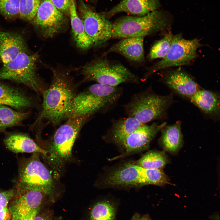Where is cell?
Wrapping results in <instances>:
<instances>
[{"label": "cell", "instance_id": "cell-1", "mask_svg": "<svg viewBox=\"0 0 220 220\" xmlns=\"http://www.w3.org/2000/svg\"><path fill=\"white\" fill-rule=\"evenodd\" d=\"M54 74L50 86L43 92L42 109L37 121L45 119L56 124L66 117L75 95L66 77L57 72Z\"/></svg>", "mask_w": 220, "mask_h": 220}, {"label": "cell", "instance_id": "cell-2", "mask_svg": "<svg viewBox=\"0 0 220 220\" xmlns=\"http://www.w3.org/2000/svg\"><path fill=\"white\" fill-rule=\"evenodd\" d=\"M171 15L158 9L139 17L127 16L112 24V38L143 37L168 27Z\"/></svg>", "mask_w": 220, "mask_h": 220}, {"label": "cell", "instance_id": "cell-3", "mask_svg": "<svg viewBox=\"0 0 220 220\" xmlns=\"http://www.w3.org/2000/svg\"><path fill=\"white\" fill-rule=\"evenodd\" d=\"M108 186H141L153 185L164 186L169 178L162 169H148L138 164L127 163L110 172L106 177Z\"/></svg>", "mask_w": 220, "mask_h": 220}, {"label": "cell", "instance_id": "cell-4", "mask_svg": "<svg viewBox=\"0 0 220 220\" xmlns=\"http://www.w3.org/2000/svg\"><path fill=\"white\" fill-rule=\"evenodd\" d=\"M40 154L33 153L29 158L21 160L16 186L52 196L54 191V181L49 170L41 162Z\"/></svg>", "mask_w": 220, "mask_h": 220}, {"label": "cell", "instance_id": "cell-5", "mask_svg": "<svg viewBox=\"0 0 220 220\" xmlns=\"http://www.w3.org/2000/svg\"><path fill=\"white\" fill-rule=\"evenodd\" d=\"M86 117L69 118L57 129L49 149L46 150L45 156L50 161L59 165L71 158L73 146Z\"/></svg>", "mask_w": 220, "mask_h": 220}, {"label": "cell", "instance_id": "cell-6", "mask_svg": "<svg viewBox=\"0 0 220 220\" xmlns=\"http://www.w3.org/2000/svg\"><path fill=\"white\" fill-rule=\"evenodd\" d=\"M173 100L171 94L146 93L134 97L126 105L125 109L129 116L144 124L163 117Z\"/></svg>", "mask_w": 220, "mask_h": 220}, {"label": "cell", "instance_id": "cell-7", "mask_svg": "<svg viewBox=\"0 0 220 220\" xmlns=\"http://www.w3.org/2000/svg\"><path fill=\"white\" fill-rule=\"evenodd\" d=\"M82 73L88 79L116 86L124 82H137L138 79L121 64L106 59L94 61L84 67Z\"/></svg>", "mask_w": 220, "mask_h": 220}, {"label": "cell", "instance_id": "cell-8", "mask_svg": "<svg viewBox=\"0 0 220 220\" xmlns=\"http://www.w3.org/2000/svg\"><path fill=\"white\" fill-rule=\"evenodd\" d=\"M38 56L37 53H20L13 61L3 64L0 68V79L23 84L38 92L40 86L36 73V62Z\"/></svg>", "mask_w": 220, "mask_h": 220}, {"label": "cell", "instance_id": "cell-9", "mask_svg": "<svg viewBox=\"0 0 220 220\" xmlns=\"http://www.w3.org/2000/svg\"><path fill=\"white\" fill-rule=\"evenodd\" d=\"M201 46L199 39H187L180 34L173 35L171 44L166 55L149 68L151 74L167 68L190 64L197 57V51Z\"/></svg>", "mask_w": 220, "mask_h": 220}, {"label": "cell", "instance_id": "cell-10", "mask_svg": "<svg viewBox=\"0 0 220 220\" xmlns=\"http://www.w3.org/2000/svg\"><path fill=\"white\" fill-rule=\"evenodd\" d=\"M79 2L80 18L93 45L105 44L112 38V24L104 15L97 13L82 0H79Z\"/></svg>", "mask_w": 220, "mask_h": 220}, {"label": "cell", "instance_id": "cell-11", "mask_svg": "<svg viewBox=\"0 0 220 220\" xmlns=\"http://www.w3.org/2000/svg\"><path fill=\"white\" fill-rule=\"evenodd\" d=\"M44 36L51 38L62 28L66 22L64 14L50 0H41L35 16L31 22Z\"/></svg>", "mask_w": 220, "mask_h": 220}, {"label": "cell", "instance_id": "cell-12", "mask_svg": "<svg viewBox=\"0 0 220 220\" xmlns=\"http://www.w3.org/2000/svg\"><path fill=\"white\" fill-rule=\"evenodd\" d=\"M108 105L102 98L97 83L90 86L74 97L66 117L87 116Z\"/></svg>", "mask_w": 220, "mask_h": 220}, {"label": "cell", "instance_id": "cell-13", "mask_svg": "<svg viewBox=\"0 0 220 220\" xmlns=\"http://www.w3.org/2000/svg\"><path fill=\"white\" fill-rule=\"evenodd\" d=\"M166 124V122L160 124L153 123L150 125L143 124L139 127L128 136L123 146L124 152L118 157L147 149L158 132Z\"/></svg>", "mask_w": 220, "mask_h": 220}, {"label": "cell", "instance_id": "cell-14", "mask_svg": "<svg viewBox=\"0 0 220 220\" xmlns=\"http://www.w3.org/2000/svg\"><path fill=\"white\" fill-rule=\"evenodd\" d=\"M15 187V194L9 209L12 218L21 217L38 209L44 193L17 186Z\"/></svg>", "mask_w": 220, "mask_h": 220}, {"label": "cell", "instance_id": "cell-15", "mask_svg": "<svg viewBox=\"0 0 220 220\" xmlns=\"http://www.w3.org/2000/svg\"><path fill=\"white\" fill-rule=\"evenodd\" d=\"M27 45L22 36L17 33L0 31V62L7 64L20 54L27 52Z\"/></svg>", "mask_w": 220, "mask_h": 220}, {"label": "cell", "instance_id": "cell-16", "mask_svg": "<svg viewBox=\"0 0 220 220\" xmlns=\"http://www.w3.org/2000/svg\"><path fill=\"white\" fill-rule=\"evenodd\" d=\"M164 78V83L167 86L183 97L189 98L201 89L190 76L182 71H171Z\"/></svg>", "mask_w": 220, "mask_h": 220}, {"label": "cell", "instance_id": "cell-17", "mask_svg": "<svg viewBox=\"0 0 220 220\" xmlns=\"http://www.w3.org/2000/svg\"><path fill=\"white\" fill-rule=\"evenodd\" d=\"M160 6V0H123L104 15L107 18L124 12L141 16L158 9Z\"/></svg>", "mask_w": 220, "mask_h": 220}, {"label": "cell", "instance_id": "cell-18", "mask_svg": "<svg viewBox=\"0 0 220 220\" xmlns=\"http://www.w3.org/2000/svg\"><path fill=\"white\" fill-rule=\"evenodd\" d=\"M143 37L124 38L113 45L105 53H119L132 61L141 62L144 59Z\"/></svg>", "mask_w": 220, "mask_h": 220}, {"label": "cell", "instance_id": "cell-19", "mask_svg": "<svg viewBox=\"0 0 220 220\" xmlns=\"http://www.w3.org/2000/svg\"><path fill=\"white\" fill-rule=\"evenodd\" d=\"M0 105L19 111L32 107L33 102L22 90L0 82Z\"/></svg>", "mask_w": 220, "mask_h": 220}, {"label": "cell", "instance_id": "cell-20", "mask_svg": "<svg viewBox=\"0 0 220 220\" xmlns=\"http://www.w3.org/2000/svg\"><path fill=\"white\" fill-rule=\"evenodd\" d=\"M4 142L6 148L14 153L38 152L45 155L46 153V150L41 148L30 137L25 134H7Z\"/></svg>", "mask_w": 220, "mask_h": 220}, {"label": "cell", "instance_id": "cell-21", "mask_svg": "<svg viewBox=\"0 0 220 220\" xmlns=\"http://www.w3.org/2000/svg\"><path fill=\"white\" fill-rule=\"evenodd\" d=\"M189 98L206 115L214 118L219 117L220 98L217 93L201 89Z\"/></svg>", "mask_w": 220, "mask_h": 220}, {"label": "cell", "instance_id": "cell-22", "mask_svg": "<svg viewBox=\"0 0 220 220\" xmlns=\"http://www.w3.org/2000/svg\"><path fill=\"white\" fill-rule=\"evenodd\" d=\"M160 130V142L164 149L172 153L178 152L183 142L181 122L179 121L173 124L165 126Z\"/></svg>", "mask_w": 220, "mask_h": 220}, {"label": "cell", "instance_id": "cell-23", "mask_svg": "<svg viewBox=\"0 0 220 220\" xmlns=\"http://www.w3.org/2000/svg\"><path fill=\"white\" fill-rule=\"evenodd\" d=\"M69 14L72 31L77 46L80 49L85 50L93 46L86 33L82 21L77 14L75 0H71Z\"/></svg>", "mask_w": 220, "mask_h": 220}, {"label": "cell", "instance_id": "cell-24", "mask_svg": "<svg viewBox=\"0 0 220 220\" xmlns=\"http://www.w3.org/2000/svg\"><path fill=\"white\" fill-rule=\"evenodd\" d=\"M143 124L130 116L119 120L114 123L111 129L112 140L116 143L123 146L128 136Z\"/></svg>", "mask_w": 220, "mask_h": 220}, {"label": "cell", "instance_id": "cell-25", "mask_svg": "<svg viewBox=\"0 0 220 220\" xmlns=\"http://www.w3.org/2000/svg\"><path fill=\"white\" fill-rule=\"evenodd\" d=\"M29 114L28 112L17 111L0 105V133L5 132L9 128L21 125Z\"/></svg>", "mask_w": 220, "mask_h": 220}, {"label": "cell", "instance_id": "cell-26", "mask_svg": "<svg viewBox=\"0 0 220 220\" xmlns=\"http://www.w3.org/2000/svg\"><path fill=\"white\" fill-rule=\"evenodd\" d=\"M168 162V159L163 152L154 151L145 154L137 161V164L148 169H162Z\"/></svg>", "mask_w": 220, "mask_h": 220}, {"label": "cell", "instance_id": "cell-27", "mask_svg": "<svg viewBox=\"0 0 220 220\" xmlns=\"http://www.w3.org/2000/svg\"><path fill=\"white\" fill-rule=\"evenodd\" d=\"M116 211L110 201L103 200L96 204L90 212V220H115Z\"/></svg>", "mask_w": 220, "mask_h": 220}, {"label": "cell", "instance_id": "cell-28", "mask_svg": "<svg viewBox=\"0 0 220 220\" xmlns=\"http://www.w3.org/2000/svg\"><path fill=\"white\" fill-rule=\"evenodd\" d=\"M173 36L171 32H169L162 38L156 42L150 50V58L153 59L164 57L170 49Z\"/></svg>", "mask_w": 220, "mask_h": 220}, {"label": "cell", "instance_id": "cell-29", "mask_svg": "<svg viewBox=\"0 0 220 220\" xmlns=\"http://www.w3.org/2000/svg\"><path fill=\"white\" fill-rule=\"evenodd\" d=\"M41 0H20L19 18L31 22L34 18Z\"/></svg>", "mask_w": 220, "mask_h": 220}, {"label": "cell", "instance_id": "cell-30", "mask_svg": "<svg viewBox=\"0 0 220 220\" xmlns=\"http://www.w3.org/2000/svg\"><path fill=\"white\" fill-rule=\"evenodd\" d=\"M20 0H0V14L8 20L19 18Z\"/></svg>", "mask_w": 220, "mask_h": 220}, {"label": "cell", "instance_id": "cell-31", "mask_svg": "<svg viewBox=\"0 0 220 220\" xmlns=\"http://www.w3.org/2000/svg\"><path fill=\"white\" fill-rule=\"evenodd\" d=\"M16 191V187L6 190L0 189V211L7 206L9 202L14 197Z\"/></svg>", "mask_w": 220, "mask_h": 220}, {"label": "cell", "instance_id": "cell-32", "mask_svg": "<svg viewBox=\"0 0 220 220\" xmlns=\"http://www.w3.org/2000/svg\"><path fill=\"white\" fill-rule=\"evenodd\" d=\"M56 7L64 13L69 14L71 0H50Z\"/></svg>", "mask_w": 220, "mask_h": 220}, {"label": "cell", "instance_id": "cell-33", "mask_svg": "<svg viewBox=\"0 0 220 220\" xmlns=\"http://www.w3.org/2000/svg\"><path fill=\"white\" fill-rule=\"evenodd\" d=\"M11 213L6 206L0 211V220H10Z\"/></svg>", "mask_w": 220, "mask_h": 220}, {"label": "cell", "instance_id": "cell-34", "mask_svg": "<svg viewBox=\"0 0 220 220\" xmlns=\"http://www.w3.org/2000/svg\"><path fill=\"white\" fill-rule=\"evenodd\" d=\"M38 209L34 210L28 214L19 218H12L11 220H33L36 216Z\"/></svg>", "mask_w": 220, "mask_h": 220}, {"label": "cell", "instance_id": "cell-35", "mask_svg": "<svg viewBox=\"0 0 220 220\" xmlns=\"http://www.w3.org/2000/svg\"><path fill=\"white\" fill-rule=\"evenodd\" d=\"M131 220H151L148 216H141L137 214L135 215L132 218Z\"/></svg>", "mask_w": 220, "mask_h": 220}, {"label": "cell", "instance_id": "cell-36", "mask_svg": "<svg viewBox=\"0 0 220 220\" xmlns=\"http://www.w3.org/2000/svg\"><path fill=\"white\" fill-rule=\"evenodd\" d=\"M33 220H49L47 219L40 216H36L33 218Z\"/></svg>", "mask_w": 220, "mask_h": 220}, {"label": "cell", "instance_id": "cell-37", "mask_svg": "<svg viewBox=\"0 0 220 220\" xmlns=\"http://www.w3.org/2000/svg\"></svg>", "mask_w": 220, "mask_h": 220}]
</instances>
